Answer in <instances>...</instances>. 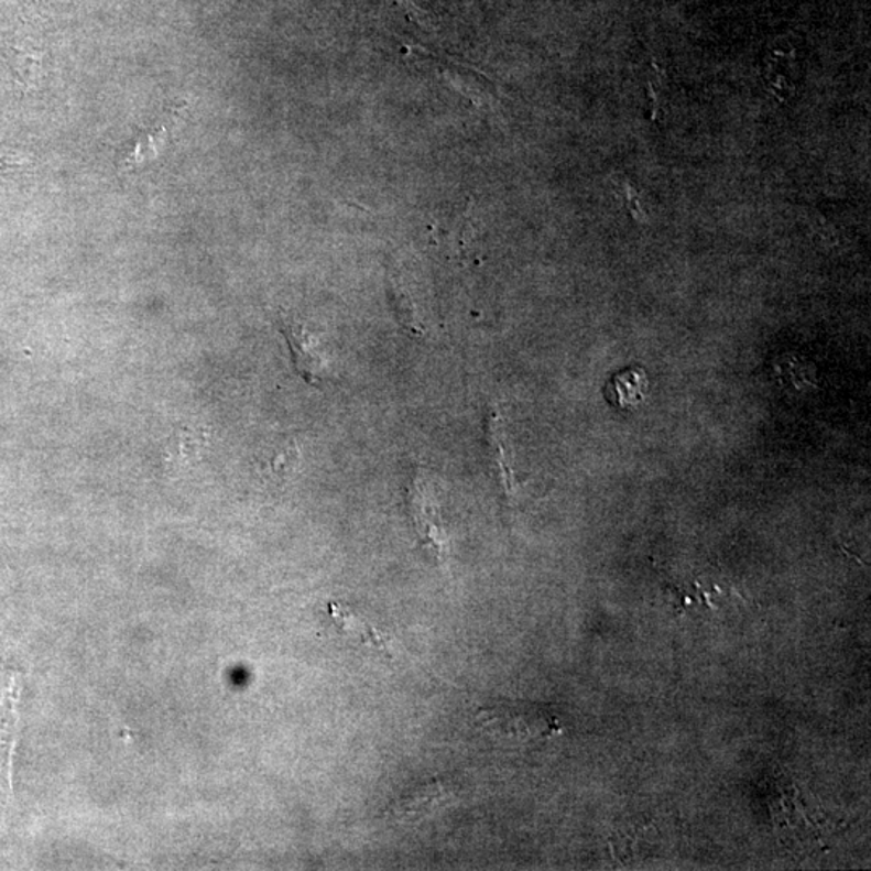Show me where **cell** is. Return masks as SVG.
<instances>
[{
  "label": "cell",
  "instance_id": "cell-1",
  "mask_svg": "<svg viewBox=\"0 0 871 871\" xmlns=\"http://www.w3.org/2000/svg\"><path fill=\"white\" fill-rule=\"evenodd\" d=\"M475 725L501 742H536L560 733L562 725L549 707L527 703H498L481 707Z\"/></svg>",
  "mask_w": 871,
  "mask_h": 871
},
{
  "label": "cell",
  "instance_id": "cell-2",
  "mask_svg": "<svg viewBox=\"0 0 871 871\" xmlns=\"http://www.w3.org/2000/svg\"><path fill=\"white\" fill-rule=\"evenodd\" d=\"M409 512L420 543L437 565H446L450 557V536L443 520L436 481L425 468H416L405 488Z\"/></svg>",
  "mask_w": 871,
  "mask_h": 871
},
{
  "label": "cell",
  "instance_id": "cell-3",
  "mask_svg": "<svg viewBox=\"0 0 871 871\" xmlns=\"http://www.w3.org/2000/svg\"><path fill=\"white\" fill-rule=\"evenodd\" d=\"M460 784L453 776H435L412 784L386 808V817L401 824H415L435 817L459 799Z\"/></svg>",
  "mask_w": 871,
  "mask_h": 871
},
{
  "label": "cell",
  "instance_id": "cell-4",
  "mask_svg": "<svg viewBox=\"0 0 871 871\" xmlns=\"http://www.w3.org/2000/svg\"><path fill=\"white\" fill-rule=\"evenodd\" d=\"M280 329L290 345L296 371L305 383L320 384L331 377V359L323 349L320 338L305 326L304 323L283 318Z\"/></svg>",
  "mask_w": 871,
  "mask_h": 871
},
{
  "label": "cell",
  "instance_id": "cell-5",
  "mask_svg": "<svg viewBox=\"0 0 871 871\" xmlns=\"http://www.w3.org/2000/svg\"><path fill=\"white\" fill-rule=\"evenodd\" d=\"M651 390L647 371L642 367H628L610 378L603 388L606 401L620 411L638 407L647 398Z\"/></svg>",
  "mask_w": 871,
  "mask_h": 871
},
{
  "label": "cell",
  "instance_id": "cell-6",
  "mask_svg": "<svg viewBox=\"0 0 871 871\" xmlns=\"http://www.w3.org/2000/svg\"><path fill=\"white\" fill-rule=\"evenodd\" d=\"M166 138H168V133H166V128L163 124H155V127L138 131L118 151V170L120 172H131V170L141 168L145 163L154 161L161 154Z\"/></svg>",
  "mask_w": 871,
  "mask_h": 871
},
{
  "label": "cell",
  "instance_id": "cell-7",
  "mask_svg": "<svg viewBox=\"0 0 871 871\" xmlns=\"http://www.w3.org/2000/svg\"><path fill=\"white\" fill-rule=\"evenodd\" d=\"M328 610L331 621L338 628L339 633L345 634V636L356 638L363 644L374 645L381 651L390 649L386 634L378 630L374 624L368 623L362 617L357 616L349 607L329 603Z\"/></svg>",
  "mask_w": 871,
  "mask_h": 871
},
{
  "label": "cell",
  "instance_id": "cell-8",
  "mask_svg": "<svg viewBox=\"0 0 871 871\" xmlns=\"http://www.w3.org/2000/svg\"><path fill=\"white\" fill-rule=\"evenodd\" d=\"M439 73L447 83H450V86L457 89V91L464 94V96L470 97V99L477 100V104L478 99L488 102L489 97H491V83H489L485 76L480 75L477 69L447 65V67L440 68Z\"/></svg>",
  "mask_w": 871,
  "mask_h": 871
},
{
  "label": "cell",
  "instance_id": "cell-9",
  "mask_svg": "<svg viewBox=\"0 0 871 871\" xmlns=\"http://www.w3.org/2000/svg\"><path fill=\"white\" fill-rule=\"evenodd\" d=\"M33 163V155L13 145L0 144V173L17 172Z\"/></svg>",
  "mask_w": 871,
  "mask_h": 871
}]
</instances>
